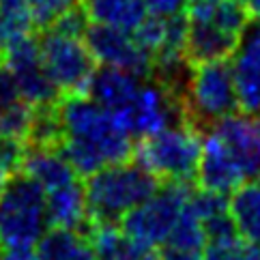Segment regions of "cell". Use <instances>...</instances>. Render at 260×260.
I'll use <instances>...</instances> for the list:
<instances>
[{
  "label": "cell",
  "instance_id": "cell-1",
  "mask_svg": "<svg viewBox=\"0 0 260 260\" xmlns=\"http://www.w3.org/2000/svg\"><path fill=\"white\" fill-rule=\"evenodd\" d=\"M60 140L56 148L80 176H90L106 166L127 161L134 138L120 120L86 95H64L56 104Z\"/></svg>",
  "mask_w": 260,
  "mask_h": 260
},
{
  "label": "cell",
  "instance_id": "cell-2",
  "mask_svg": "<svg viewBox=\"0 0 260 260\" xmlns=\"http://www.w3.org/2000/svg\"><path fill=\"white\" fill-rule=\"evenodd\" d=\"M249 13L239 0H189L185 7V58L189 64L226 60L247 30Z\"/></svg>",
  "mask_w": 260,
  "mask_h": 260
},
{
  "label": "cell",
  "instance_id": "cell-3",
  "mask_svg": "<svg viewBox=\"0 0 260 260\" xmlns=\"http://www.w3.org/2000/svg\"><path fill=\"white\" fill-rule=\"evenodd\" d=\"M159 187V179L140 164L120 161L86 176V211L95 224H116Z\"/></svg>",
  "mask_w": 260,
  "mask_h": 260
},
{
  "label": "cell",
  "instance_id": "cell-4",
  "mask_svg": "<svg viewBox=\"0 0 260 260\" xmlns=\"http://www.w3.org/2000/svg\"><path fill=\"white\" fill-rule=\"evenodd\" d=\"M181 104L185 123L196 127L200 134L221 118L237 114L239 101L228 58L189 64V76L181 90Z\"/></svg>",
  "mask_w": 260,
  "mask_h": 260
},
{
  "label": "cell",
  "instance_id": "cell-5",
  "mask_svg": "<svg viewBox=\"0 0 260 260\" xmlns=\"http://www.w3.org/2000/svg\"><path fill=\"white\" fill-rule=\"evenodd\" d=\"M202 134L189 123H172L140 138L136 161L161 181H191L198 172Z\"/></svg>",
  "mask_w": 260,
  "mask_h": 260
},
{
  "label": "cell",
  "instance_id": "cell-6",
  "mask_svg": "<svg viewBox=\"0 0 260 260\" xmlns=\"http://www.w3.org/2000/svg\"><path fill=\"white\" fill-rule=\"evenodd\" d=\"M48 228L41 187L24 172L15 174L0 191V249L37 245Z\"/></svg>",
  "mask_w": 260,
  "mask_h": 260
},
{
  "label": "cell",
  "instance_id": "cell-7",
  "mask_svg": "<svg viewBox=\"0 0 260 260\" xmlns=\"http://www.w3.org/2000/svg\"><path fill=\"white\" fill-rule=\"evenodd\" d=\"M189 196V181H164L144 202L120 219L123 232L155 249L166 245Z\"/></svg>",
  "mask_w": 260,
  "mask_h": 260
},
{
  "label": "cell",
  "instance_id": "cell-8",
  "mask_svg": "<svg viewBox=\"0 0 260 260\" xmlns=\"http://www.w3.org/2000/svg\"><path fill=\"white\" fill-rule=\"evenodd\" d=\"M39 39V56L48 78L64 95H86L97 60L90 54L84 37L64 35L54 28H43Z\"/></svg>",
  "mask_w": 260,
  "mask_h": 260
},
{
  "label": "cell",
  "instance_id": "cell-9",
  "mask_svg": "<svg viewBox=\"0 0 260 260\" xmlns=\"http://www.w3.org/2000/svg\"><path fill=\"white\" fill-rule=\"evenodd\" d=\"M84 41L104 67L123 69L138 78H153V54L146 52L132 32L92 22L84 32Z\"/></svg>",
  "mask_w": 260,
  "mask_h": 260
},
{
  "label": "cell",
  "instance_id": "cell-10",
  "mask_svg": "<svg viewBox=\"0 0 260 260\" xmlns=\"http://www.w3.org/2000/svg\"><path fill=\"white\" fill-rule=\"evenodd\" d=\"M3 62L13 73L20 97L26 104L32 108H45L54 106L60 99V90L54 86L41 64L39 41L32 35L9 45L3 52Z\"/></svg>",
  "mask_w": 260,
  "mask_h": 260
},
{
  "label": "cell",
  "instance_id": "cell-11",
  "mask_svg": "<svg viewBox=\"0 0 260 260\" xmlns=\"http://www.w3.org/2000/svg\"><path fill=\"white\" fill-rule=\"evenodd\" d=\"M196 174L202 189L224 193V196L232 193L239 185H243L247 181L237 157L230 153V148L211 129L202 134V151H200V164Z\"/></svg>",
  "mask_w": 260,
  "mask_h": 260
},
{
  "label": "cell",
  "instance_id": "cell-12",
  "mask_svg": "<svg viewBox=\"0 0 260 260\" xmlns=\"http://www.w3.org/2000/svg\"><path fill=\"white\" fill-rule=\"evenodd\" d=\"M230 64L239 110L247 116L260 114V26L245 30Z\"/></svg>",
  "mask_w": 260,
  "mask_h": 260
},
{
  "label": "cell",
  "instance_id": "cell-13",
  "mask_svg": "<svg viewBox=\"0 0 260 260\" xmlns=\"http://www.w3.org/2000/svg\"><path fill=\"white\" fill-rule=\"evenodd\" d=\"M142 82L144 78H138L129 71L104 67L92 73V80L86 92H88V97H92L99 106H104L118 118L132 106V101L136 99Z\"/></svg>",
  "mask_w": 260,
  "mask_h": 260
},
{
  "label": "cell",
  "instance_id": "cell-14",
  "mask_svg": "<svg viewBox=\"0 0 260 260\" xmlns=\"http://www.w3.org/2000/svg\"><path fill=\"white\" fill-rule=\"evenodd\" d=\"M92 247L97 260H157L155 247L127 237L114 224H95Z\"/></svg>",
  "mask_w": 260,
  "mask_h": 260
},
{
  "label": "cell",
  "instance_id": "cell-15",
  "mask_svg": "<svg viewBox=\"0 0 260 260\" xmlns=\"http://www.w3.org/2000/svg\"><path fill=\"white\" fill-rule=\"evenodd\" d=\"M37 252L41 260H97L90 237L80 228H48L37 243Z\"/></svg>",
  "mask_w": 260,
  "mask_h": 260
},
{
  "label": "cell",
  "instance_id": "cell-16",
  "mask_svg": "<svg viewBox=\"0 0 260 260\" xmlns=\"http://www.w3.org/2000/svg\"><path fill=\"white\" fill-rule=\"evenodd\" d=\"M90 22L134 32L148 15L144 0H84Z\"/></svg>",
  "mask_w": 260,
  "mask_h": 260
},
{
  "label": "cell",
  "instance_id": "cell-17",
  "mask_svg": "<svg viewBox=\"0 0 260 260\" xmlns=\"http://www.w3.org/2000/svg\"><path fill=\"white\" fill-rule=\"evenodd\" d=\"M235 228L245 241L260 245V181H245L228 202Z\"/></svg>",
  "mask_w": 260,
  "mask_h": 260
},
{
  "label": "cell",
  "instance_id": "cell-18",
  "mask_svg": "<svg viewBox=\"0 0 260 260\" xmlns=\"http://www.w3.org/2000/svg\"><path fill=\"white\" fill-rule=\"evenodd\" d=\"M37 28L28 0H0V58L11 43L30 37Z\"/></svg>",
  "mask_w": 260,
  "mask_h": 260
},
{
  "label": "cell",
  "instance_id": "cell-19",
  "mask_svg": "<svg viewBox=\"0 0 260 260\" xmlns=\"http://www.w3.org/2000/svg\"><path fill=\"white\" fill-rule=\"evenodd\" d=\"M204 245H207V232H204L202 217L198 215V211L193 207L191 196H189V200L185 204V209L181 213L179 221H176V226H174L166 247L187 249V252H202Z\"/></svg>",
  "mask_w": 260,
  "mask_h": 260
},
{
  "label": "cell",
  "instance_id": "cell-20",
  "mask_svg": "<svg viewBox=\"0 0 260 260\" xmlns=\"http://www.w3.org/2000/svg\"><path fill=\"white\" fill-rule=\"evenodd\" d=\"M204 260H260V245L245 241L241 235L209 241L204 245Z\"/></svg>",
  "mask_w": 260,
  "mask_h": 260
},
{
  "label": "cell",
  "instance_id": "cell-21",
  "mask_svg": "<svg viewBox=\"0 0 260 260\" xmlns=\"http://www.w3.org/2000/svg\"><path fill=\"white\" fill-rule=\"evenodd\" d=\"M24 151V142L11 140V138H0V191L20 170Z\"/></svg>",
  "mask_w": 260,
  "mask_h": 260
},
{
  "label": "cell",
  "instance_id": "cell-22",
  "mask_svg": "<svg viewBox=\"0 0 260 260\" xmlns=\"http://www.w3.org/2000/svg\"><path fill=\"white\" fill-rule=\"evenodd\" d=\"M78 0H28L37 28H48Z\"/></svg>",
  "mask_w": 260,
  "mask_h": 260
},
{
  "label": "cell",
  "instance_id": "cell-23",
  "mask_svg": "<svg viewBox=\"0 0 260 260\" xmlns=\"http://www.w3.org/2000/svg\"><path fill=\"white\" fill-rule=\"evenodd\" d=\"M189 0H144L146 11L157 17H170L185 11Z\"/></svg>",
  "mask_w": 260,
  "mask_h": 260
},
{
  "label": "cell",
  "instance_id": "cell-24",
  "mask_svg": "<svg viewBox=\"0 0 260 260\" xmlns=\"http://www.w3.org/2000/svg\"><path fill=\"white\" fill-rule=\"evenodd\" d=\"M0 260H41L37 245H26V247H9L0 249Z\"/></svg>",
  "mask_w": 260,
  "mask_h": 260
},
{
  "label": "cell",
  "instance_id": "cell-25",
  "mask_svg": "<svg viewBox=\"0 0 260 260\" xmlns=\"http://www.w3.org/2000/svg\"><path fill=\"white\" fill-rule=\"evenodd\" d=\"M157 260H204V256L200 252H187V249L168 247L164 254L157 256Z\"/></svg>",
  "mask_w": 260,
  "mask_h": 260
},
{
  "label": "cell",
  "instance_id": "cell-26",
  "mask_svg": "<svg viewBox=\"0 0 260 260\" xmlns=\"http://www.w3.org/2000/svg\"><path fill=\"white\" fill-rule=\"evenodd\" d=\"M239 3L245 7V11L249 15H258L260 17V0H239Z\"/></svg>",
  "mask_w": 260,
  "mask_h": 260
},
{
  "label": "cell",
  "instance_id": "cell-27",
  "mask_svg": "<svg viewBox=\"0 0 260 260\" xmlns=\"http://www.w3.org/2000/svg\"><path fill=\"white\" fill-rule=\"evenodd\" d=\"M252 125H254L256 140H258V144H260V114H256V118H252Z\"/></svg>",
  "mask_w": 260,
  "mask_h": 260
},
{
  "label": "cell",
  "instance_id": "cell-28",
  "mask_svg": "<svg viewBox=\"0 0 260 260\" xmlns=\"http://www.w3.org/2000/svg\"><path fill=\"white\" fill-rule=\"evenodd\" d=\"M0 62H3V58H0Z\"/></svg>",
  "mask_w": 260,
  "mask_h": 260
}]
</instances>
